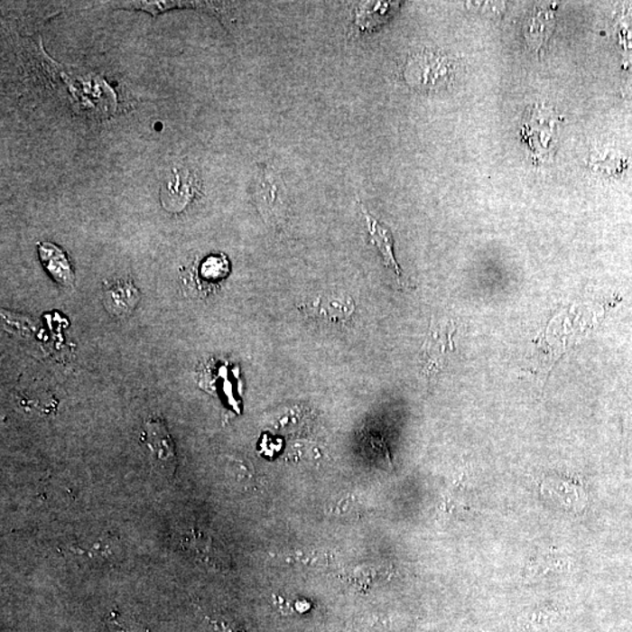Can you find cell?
I'll list each match as a JSON object with an SVG mask.
<instances>
[{"label":"cell","mask_w":632,"mask_h":632,"mask_svg":"<svg viewBox=\"0 0 632 632\" xmlns=\"http://www.w3.org/2000/svg\"><path fill=\"white\" fill-rule=\"evenodd\" d=\"M47 65L61 79L70 97V104L79 114L94 120L108 118L116 112V94L106 79L93 72L57 65L47 58Z\"/></svg>","instance_id":"1"},{"label":"cell","mask_w":632,"mask_h":632,"mask_svg":"<svg viewBox=\"0 0 632 632\" xmlns=\"http://www.w3.org/2000/svg\"><path fill=\"white\" fill-rule=\"evenodd\" d=\"M256 200L260 212L267 220L278 223L286 216L287 190L282 176L274 169L265 167L256 187Z\"/></svg>","instance_id":"2"},{"label":"cell","mask_w":632,"mask_h":632,"mask_svg":"<svg viewBox=\"0 0 632 632\" xmlns=\"http://www.w3.org/2000/svg\"><path fill=\"white\" fill-rule=\"evenodd\" d=\"M199 189L195 173L187 168L173 167L162 184V205L169 212H181L195 199Z\"/></svg>","instance_id":"3"},{"label":"cell","mask_w":632,"mask_h":632,"mask_svg":"<svg viewBox=\"0 0 632 632\" xmlns=\"http://www.w3.org/2000/svg\"><path fill=\"white\" fill-rule=\"evenodd\" d=\"M541 493L564 511L579 513L586 507L588 497L583 486L564 477H549L541 484Z\"/></svg>","instance_id":"4"},{"label":"cell","mask_w":632,"mask_h":632,"mask_svg":"<svg viewBox=\"0 0 632 632\" xmlns=\"http://www.w3.org/2000/svg\"><path fill=\"white\" fill-rule=\"evenodd\" d=\"M145 441L152 451L157 468L165 474L175 472L177 465L175 444L163 422L155 418L147 423Z\"/></svg>","instance_id":"5"},{"label":"cell","mask_w":632,"mask_h":632,"mask_svg":"<svg viewBox=\"0 0 632 632\" xmlns=\"http://www.w3.org/2000/svg\"><path fill=\"white\" fill-rule=\"evenodd\" d=\"M305 307L315 319L327 325H343L354 313V302L346 294H320Z\"/></svg>","instance_id":"6"},{"label":"cell","mask_w":632,"mask_h":632,"mask_svg":"<svg viewBox=\"0 0 632 632\" xmlns=\"http://www.w3.org/2000/svg\"><path fill=\"white\" fill-rule=\"evenodd\" d=\"M141 293L130 280L117 279L107 282L104 287L106 310L117 318H125L135 310Z\"/></svg>","instance_id":"7"},{"label":"cell","mask_w":632,"mask_h":632,"mask_svg":"<svg viewBox=\"0 0 632 632\" xmlns=\"http://www.w3.org/2000/svg\"><path fill=\"white\" fill-rule=\"evenodd\" d=\"M451 325H440L430 330L423 347L426 373L432 375L446 365L450 351L453 350Z\"/></svg>","instance_id":"8"},{"label":"cell","mask_w":632,"mask_h":632,"mask_svg":"<svg viewBox=\"0 0 632 632\" xmlns=\"http://www.w3.org/2000/svg\"><path fill=\"white\" fill-rule=\"evenodd\" d=\"M555 27V15L549 6H536L527 25L525 27V38L528 46L539 53L544 43L551 38Z\"/></svg>","instance_id":"9"},{"label":"cell","mask_w":632,"mask_h":632,"mask_svg":"<svg viewBox=\"0 0 632 632\" xmlns=\"http://www.w3.org/2000/svg\"><path fill=\"white\" fill-rule=\"evenodd\" d=\"M448 65L432 54L418 55L408 63L406 78L416 85H434L448 75Z\"/></svg>","instance_id":"10"},{"label":"cell","mask_w":632,"mask_h":632,"mask_svg":"<svg viewBox=\"0 0 632 632\" xmlns=\"http://www.w3.org/2000/svg\"><path fill=\"white\" fill-rule=\"evenodd\" d=\"M359 207H361V212L363 216H365L367 227H368L371 244L381 253L386 266L391 268V270L395 272V274H396L398 278H401L400 266H398L394 256L393 235H391L389 228H386L385 225L379 223L377 219H375L368 210H367L365 205L359 203Z\"/></svg>","instance_id":"11"},{"label":"cell","mask_w":632,"mask_h":632,"mask_svg":"<svg viewBox=\"0 0 632 632\" xmlns=\"http://www.w3.org/2000/svg\"><path fill=\"white\" fill-rule=\"evenodd\" d=\"M38 252L42 264L53 279L62 284L73 283L72 265L62 248L52 243H41L38 245Z\"/></svg>","instance_id":"12"},{"label":"cell","mask_w":632,"mask_h":632,"mask_svg":"<svg viewBox=\"0 0 632 632\" xmlns=\"http://www.w3.org/2000/svg\"><path fill=\"white\" fill-rule=\"evenodd\" d=\"M398 10V3L371 2L359 4L355 23L361 31L373 30L388 22Z\"/></svg>","instance_id":"13"},{"label":"cell","mask_w":632,"mask_h":632,"mask_svg":"<svg viewBox=\"0 0 632 632\" xmlns=\"http://www.w3.org/2000/svg\"><path fill=\"white\" fill-rule=\"evenodd\" d=\"M230 272V264L224 255L207 256L196 267L197 283L205 288H210L223 280Z\"/></svg>","instance_id":"14"},{"label":"cell","mask_w":632,"mask_h":632,"mask_svg":"<svg viewBox=\"0 0 632 632\" xmlns=\"http://www.w3.org/2000/svg\"><path fill=\"white\" fill-rule=\"evenodd\" d=\"M569 561L571 560L566 558V556L555 554V553L536 555L529 561L526 568H525V579L535 580L549 574H554V572L567 571V569L571 568Z\"/></svg>","instance_id":"15"},{"label":"cell","mask_w":632,"mask_h":632,"mask_svg":"<svg viewBox=\"0 0 632 632\" xmlns=\"http://www.w3.org/2000/svg\"><path fill=\"white\" fill-rule=\"evenodd\" d=\"M209 3L200 2H133L117 3V9L144 11L153 15L163 14L164 11L177 9V7H192V9H207Z\"/></svg>","instance_id":"16"}]
</instances>
